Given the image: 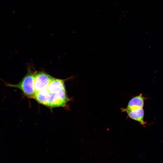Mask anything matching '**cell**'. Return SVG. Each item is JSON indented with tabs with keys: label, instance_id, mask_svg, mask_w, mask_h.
Here are the masks:
<instances>
[{
	"label": "cell",
	"instance_id": "1",
	"mask_svg": "<svg viewBox=\"0 0 163 163\" xmlns=\"http://www.w3.org/2000/svg\"><path fill=\"white\" fill-rule=\"evenodd\" d=\"M35 73L28 70L27 74L18 84L6 83L5 85L8 87L18 88L27 97L34 98L35 94L34 87Z\"/></svg>",
	"mask_w": 163,
	"mask_h": 163
},
{
	"label": "cell",
	"instance_id": "2",
	"mask_svg": "<svg viewBox=\"0 0 163 163\" xmlns=\"http://www.w3.org/2000/svg\"><path fill=\"white\" fill-rule=\"evenodd\" d=\"M53 78L48 74L42 72L35 73L34 87L35 94L46 89Z\"/></svg>",
	"mask_w": 163,
	"mask_h": 163
},
{
	"label": "cell",
	"instance_id": "3",
	"mask_svg": "<svg viewBox=\"0 0 163 163\" xmlns=\"http://www.w3.org/2000/svg\"><path fill=\"white\" fill-rule=\"evenodd\" d=\"M50 94V98L48 107H54L64 106L68 101V99L65 89Z\"/></svg>",
	"mask_w": 163,
	"mask_h": 163
},
{
	"label": "cell",
	"instance_id": "4",
	"mask_svg": "<svg viewBox=\"0 0 163 163\" xmlns=\"http://www.w3.org/2000/svg\"><path fill=\"white\" fill-rule=\"evenodd\" d=\"M120 109L122 111L127 113L128 118L138 122L143 126H145L146 123L144 120V111L143 108L132 110H126L122 108Z\"/></svg>",
	"mask_w": 163,
	"mask_h": 163
},
{
	"label": "cell",
	"instance_id": "5",
	"mask_svg": "<svg viewBox=\"0 0 163 163\" xmlns=\"http://www.w3.org/2000/svg\"><path fill=\"white\" fill-rule=\"evenodd\" d=\"M145 99L142 94L133 96L129 101L126 107L123 108L126 110H132L143 108Z\"/></svg>",
	"mask_w": 163,
	"mask_h": 163
},
{
	"label": "cell",
	"instance_id": "6",
	"mask_svg": "<svg viewBox=\"0 0 163 163\" xmlns=\"http://www.w3.org/2000/svg\"><path fill=\"white\" fill-rule=\"evenodd\" d=\"M47 89L50 93H55L65 89L64 80L53 78L48 86Z\"/></svg>",
	"mask_w": 163,
	"mask_h": 163
},
{
	"label": "cell",
	"instance_id": "7",
	"mask_svg": "<svg viewBox=\"0 0 163 163\" xmlns=\"http://www.w3.org/2000/svg\"><path fill=\"white\" fill-rule=\"evenodd\" d=\"M50 94L47 89L40 91L35 94L34 99L39 103L48 106Z\"/></svg>",
	"mask_w": 163,
	"mask_h": 163
}]
</instances>
